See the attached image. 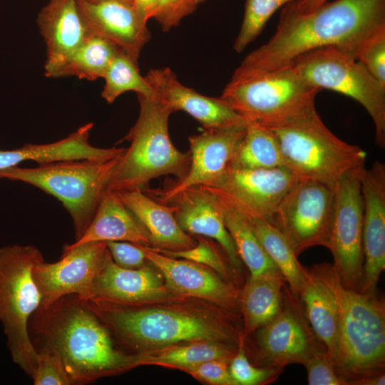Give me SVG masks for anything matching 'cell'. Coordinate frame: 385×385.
<instances>
[{"label": "cell", "instance_id": "cell-1", "mask_svg": "<svg viewBox=\"0 0 385 385\" xmlns=\"http://www.w3.org/2000/svg\"><path fill=\"white\" fill-rule=\"evenodd\" d=\"M385 26V0H336L300 13L288 3L274 36L243 60L241 68L267 71L289 65L299 55L337 47L356 58L360 44Z\"/></svg>", "mask_w": 385, "mask_h": 385}, {"label": "cell", "instance_id": "cell-2", "mask_svg": "<svg viewBox=\"0 0 385 385\" xmlns=\"http://www.w3.org/2000/svg\"><path fill=\"white\" fill-rule=\"evenodd\" d=\"M29 325L61 358L74 385L118 374L135 366V354L117 349L111 333L86 301L66 295L47 307H39Z\"/></svg>", "mask_w": 385, "mask_h": 385}, {"label": "cell", "instance_id": "cell-3", "mask_svg": "<svg viewBox=\"0 0 385 385\" xmlns=\"http://www.w3.org/2000/svg\"><path fill=\"white\" fill-rule=\"evenodd\" d=\"M84 300L124 346L138 352L196 341L236 343L233 330L216 318L168 308Z\"/></svg>", "mask_w": 385, "mask_h": 385}, {"label": "cell", "instance_id": "cell-4", "mask_svg": "<svg viewBox=\"0 0 385 385\" xmlns=\"http://www.w3.org/2000/svg\"><path fill=\"white\" fill-rule=\"evenodd\" d=\"M140 112L124 140L130 146L118 158L108 183L114 192L143 189L152 180L173 175L180 180L190 165V153H183L173 144L168 119L173 111L153 96L138 94Z\"/></svg>", "mask_w": 385, "mask_h": 385}, {"label": "cell", "instance_id": "cell-5", "mask_svg": "<svg viewBox=\"0 0 385 385\" xmlns=\"http://www.w3.org/2000/svg\"><path fill=\"white\" fill-rule=\"evenodd\" d=\"M319 91L291 64L267 71L238 67L220 98L246 123L271 128L317 111L314 101Z\"/></svg>", "mask_w": 385, "mask_h": 385}, {"label": "cell", "instance_id": "cell-6", "mask_svg": "<svg viewBox=\"0 0 385 385\" xmlns=\"http://www.w3.org/2000/svg\"><path fill=\"white\" fill-rule=\"evenodd\" d=\"M268 129L277 139L284 166L299 180H315L334 188L344 175L364 165L366 159V153L359 146L334 135L317 111Z\"/></svg>", "mask_w": 385, "mask_h": 385}, {"label": "cell", "instance_id": "cell-7", "mask_svg": "<svg viewBox=\"0 0 385 385\" xmlns=\"http://www.w3.org/2000/svg\"><path fill=\"white\" fill-rule=\"evenodd\" d=\"M41 260V252L33 245L0 248V322L13 361L30 377L38 351L30 338L29 321L41 302L32 271Z\"/></svg>", "mask_w": 385, "mask_h": 385}, {"label": "cell", "instance_id": "cell-8", "mask_svg": "<svg viewBox=\"0 0 385 385\" xmlns=\"http://www.w3.org/2000/svg\"><path fill=\"white\" fill-rule=\"evenodd\" d=\"M120 157L56 161L31 168L14 166L1 170L0 178L29 184L56 197L70 214L78 240L92 221Z\"/></svg>", "mask_w": 385, "mask_h": 385}, {"label": "cell", "instance_id": "cell-9", "mask_svg": "<svg viewBox=\"0 0 385 385\" xmlns=\"http://www.w3.org/2000/svg\"><path fill=\"white\" fill-rule=\"evenodd\" d=\"M333 364L337 374L346 382L384 373L385 309L374 293L344 287Z\"/></svg>", "mask_w": 385, "mask_h": 385}, {"label": "cell", "instance_id": "cell-10", "mask_svg": "<svg viewBox=\"0 0 385 385\" xmlns=\"http://www.w3.org/2000/svg\"><path fill=\"white\" fill-rule=\"evenodd\" d=\"M305 81L349 96L368 112L375 126V140L385 147V87L351 54L335 46L307 51L290 63Z\"/></svg>", "mask_w": 385, "mask_h": 385}, {"label": "cell", "instance_id": "cell-11", "mask_svg": "<svg viewBox=\"0 0 385 385\" xmlns=\"http://www.w3.org/2000/svg\"><path fill=\"white\" fill-rule=\"evenodd\" d=\"M361 165L354 168L334 186V198L328 249L334 257L333 266L343 284L361 291L363 266V201Z\"/></svg>", "mask_w": 385, "mask_h": 385}, {"label": "cell", "instance_id": "cell-12", "mask_svg": "<svg viewBox=\"0 0 385 385\" xmlns=\"http://www.w3.org/2000/svg\"><path fill=\"white\" fill-rule=\"evenodd\" d=\"M334 188L299 180L280 202L270 222L289 242L297 256L321 245L328 247Z\"/></svg>", "mask_w": 385, "mask_h": 385}, {"label": "cell", "instance_id": "cell-13", "mask_svg": "<svg viewBox=\"0 0 385 385\" xmlns=\"http://www.w3.org/2000/svg\"><path fill=\"white\" fill-rule=\"evenodd\" d=\"M299 180L285 166L230 167L218 180L206 187L246 215L270 222L283 197Z\"/></svg>", "mask_w": 385, "mask_h": 385}, {"label": "cell", "instance_id": "cell-14", "mask_svg": "<svg viewBox=\"0 0 385 385\" xmlns=\"http://www.w3.org/2000/svg\"><path fill=\"white\" fill-rule=\"evenodd\" d=\"M109 255L106 242H91L63 250L58 262L38 261L32 274L41 296L40 306L47 307L69 294L87 299Z\"/></svg>", "mask_w": 385, "mask_h": 385}, {"label": "cell", "instance_id": "cell-15", "mask_svg": "<svg viewBox=\"0 0 385 385\" xmlns=\"http://www.w3.org/2000/svg\"><path fill=\"white\" fill-rule=\"evenodd\" d=\"M246 123L226 128L205 129L200 133L190 135L188 138L190 165L184 178L169 183L165 189L143 188V190L157 199L167 197L190 187L212 185L231 167Z\"/></svg>", "mask_w": 385, "mask_h": 385}, {"label": "cell", "instance_id": "cell-16", "mask_svg": "<svg viewBox=\"0 0 385 385\" xmlns=\"http://www.w3.org/2000/svg\"><path fill=\"white\" fill-rule=\"evenodd\" d=\"M154 199L172 208L180 227L188 234L216 240L232 266L240 269L241 260L225 226L222 205L210 188L192 186L167 197Z\"/></svg>", "mask_w": 385, "mask_h": 385}, {"label": "cell", "instance_id": "cell-17", "mask_svg": "<svg viewBox=\"0 0 385 385\" xmlns=\"http://www.w3.org/2000/svg\"><path fill=\"white\" fill-rule=\"evenodd\" d=\"M364 266L361 292H375L385 269V165L375 161L361 174Z\"/></svg>", "mask_w": 385, "mask_h": 385}, {"label": "cell", "instance_id": "cell-18", "mask_svg": "<svg viewBox=\"0 0 385 385\" xmlns=\"http://www.w3.org/2000/svg\"><path fill=\"white\" fill-rule=\"evenodd\" d=\"M306 270V280L299 297L304 303L306 317L315 337L323 344L333 363L344 285L334 267L328 263Z\"/></svg>", "mask_w": 385, "mask_h": 385}, {"label": "cell", "instance_id": "cell-19", "mask_svg": "<svg viewBox=\"0 0 385 385\" xmlns=\"http://www.w3.org/2000/svg\"><path fill=\"white\" fill-rule=\"evenodd\" d=\"M144 77L154 98L173 113L182 111L188 113L205 129L226 128L246 123L220 98L203 96L183 85L170 68L150 70Z\"/></svg>", "mask_w": 385, "mask_h": 385}, {"label": "cell", "instance_id": "cell-20", "mask_svg": "<svg viewBox=\"0 0 385 385\" xmlns=\"http://www.w3.org/2000/svg\"><path fill=\"white\" fill-rule=\"evenodd\" d=\"M83 16L93 33L115 45L138 63L150 38L147 22L131 0H79Z\"/></svg>", "mask_w": 385, "mask_h": 385}, {"label": "cell", "instance_id": "cell-21", "mask_svg": "<svg viewBox=\"0 0 385 385\" xmlns=\"http://www.w3.org/2000/svg\"><path fill=\"white\" fill-rule=\"evenodd\" d=\"M140 246L148 262L163 274L165 284L171 292L202 299L225 308L236 305L237 291L205 266Z\"/></svg>", "mask_w": 385, "mask_h": 385}, {"label": "cell", "instance_id": "cell-22", "mask_svg": "<svg viewBox=\"0 0 385 385\" xmlns=\"http://www.w3.org/2000/svg\"><path fill=\"white\" fill-rule=\"evenodd\" d=\"M37 24L46 46L45 75L55 71L92 34L79 0H49L38 15Z\"/></svg>", "mask_w": 385, "mask_h": 385}, {"label": "cell", "instance_id": "cell-23", "mask_svg": "<svg viewBox=\"0 0 385 385\" xmlns=\"http://www.w3.org/2000/svg\"><path fill=\"white\" fill-rule=\"evenodd\" d=\"M160 276L147 265L137 269L118 266L111 255L98 273L87 299L140 305L171 296Z\"/></svg>", "mask_w": 385, "mask_h": 385}, {"label": "cell", "instance_id": "cell-24", "mask_svg": "<svg viewBox=\"0 0 385 385\" xmlns=\"http://www.w3.org/2000/svg\"><path fill=\"white\" fill-rule=\"evenodd\" d=\"M283 305L269 322L257 329V342L267 367L303 364L317 349L312 332L297 312Z\"/></svg>", "mask_w": 385, "mask_h": 385}, {"label": "cell", "instance_id": "cell-25", "mask_svg": "<svg viewBox=\"0 0 385 385\" xmlns=\"http://www.w3.org/2000/svg\"><path fill=\"white\" fill-rule=\"evenodd\" d=\"M92 123H87L66 138L46 144H25L14 150H0V170L16 166L24 160H34L38 165L56 161L89 159L106 161L120 157L123 148H101L89 143Z\"/></svg>", "mask_w": 385, "mask_h": 385}, {"label": "cell", "instance_id": "cell-26", "mask_svg": "<svg viewBox=\"0 0 385 385\" xmlns=\"http://www.w3.org/2000/svg\"><path fill=\"white\" fill-rule=\"evenodd\" d=\"M149 234L151 247L158 250H183L197 244L178 223L172 208L135 188L115 192Z\"/></svg>", "mask_w": 385, "mask_h": 385}, {"label": "cell", "instance_id": "cell-27", "mask_svg": "<svg viewBox=\"0 0 385 385\" xmlns=\"http://www.w3.org/2000/svg\"><path fill=\"white\" fill-rule=\"evenodd\" d=\"M126 241L151 247L145 227L123 204L118 194L106 190L94 217L82 237L63 250H69L91 242Z\"/></svg>", "mask_w": 385, "mask_h": 385}, {"label": "cell", "instance_id": "cell-28", "mask_svg": "<svg viewBox=\"0 0 385 385\" xmlns=\"http://www.w3.org/2000/svg\"><path fill=\"white\" fill-rule=\"evenodd\" d=\"M285 281L279 270L250 276L241 297L247 333L257 331L280 312Z\"/></svg>", "mask_w": 385, "mask_h": 385}, {"label": "cell", "instance_id": "cell-29", "mask_svg": "<svg viewBox=\"0 0 385 385\" xmlns=\"http://www.w3.org/2000/svg\"><path fill=\"white\" fill-rule=\"evenodd\" d=\"M236 351L232 344L196 341L137 352L135 361L136 366L158 365L180 369L211 359L230 361Z\"/></svg>", "mask_w": 385, "mask_h": 385}, {"label": "cell", "instance_id": "cell-30", "mask_svg": "<svg viewBox=\"0 0 385 385\" xmlns=\"http://www.w3.org/2000/svg\"><path fill=\"white\" fill-rule=\"evenodd\" d=\"M246 216L265 251L288 282L291 294L295 299L299 298L306 280L307 270L299 262L289 242L267 220L256 216Z\"/></svg>", "mask_w": 385, "mask_h": 385}, {"label": "cell", "instance_id": "cell-31", "mask_svg": "<svg viewBox=\"0 0 385 385\" xmlns=\"http://www.w3.org/2000/svg\"><path fill=\"white\" fill-rule=\"evenodd\" d=\"M120 49L106 38L93 33L55 71L51 78L76 76L94 81L103 76Z\"/></svg>", "mask_w": 385, "mask_h": 385}, {"label": "cell", "instance_id": "cell-32", "mask_svg": "<svg viewBox=\"0 0 385 385\" xmlns=\"http://www.w3.org/2000/svg\"><path fill=\"white\" fill-rule=\"evenodd\" d=\"M218 197L222 205L225 226L241 261L249 269L250 275L279 270L253 232L246 215Z\"/></svg>", "mask_w": 385, "mask_h": 385}, {"label": "cell", "instance_id": "cell-33", "mask_svg": "<svg viewBox=\"0 0 385 385\" xmlns=\"http://www.w3.org/2000/svg\"><path fill=\"white\" fill-rule=\"evenodd\" d=\"M281 166H284L283 160L272 132L258 123H247L231 167L255 169Z\"/></svg>", "mask_w": 385, "mask_h": 385}, {"label": "cell", "instance_id": "cell-34", "mask_svg": "<svg viewBox=\"0 0 385 385\" xmlns=\"http://www.w3.org/2000/svg\"><path fill=\"white\" fill-rule=\"evenodd\" d=\"M103 78L105 84L101 97L108 103H113L127 91H135L137 95L145 96L153 95L145 77L139 73L138 63L121 50L113 58Z\"/></svg>", "mask_w": 385, "mask_h": 385}, {"label": "cell", "instance_id": "cell-35", "mask_svg": "<svg viewBox=\"0 0 385 385\" xmlns=\"http://www.w3.org/2000/svg\"><path fill=\"white\" fill-rule=\"evenodd\" d=\"M294 0H246L242 24L234 49L242 52L262 31L266 23L281 6Z\"/></svg>", "mask_w": 385, "mask_h": 385}, {"label": "cell", "instance_id": "cell-36", "mask_svg": "<svg viewBox=\"0 0 385 385\" xmlns=\"http://www.w3.org/2000/svg\"><path fill=\"white\" fill-rule=\"evenodd\" d=\"M283 368L254 366L248 360L243 346L239 349L229 362V372L237 385H258L274 381Z\"/></svg>", "mask_w": 385, "mask_h": 385}, {"label": "cell", "instance_id": "cell-37", "mask_svg": "<svg viewBox=\"0 0 385 385\" xmlns=\"http://www.w3.org/2000/svg\"><path fill=\"white\" fill-rule=\"evenodd\" d=\"M356 58L385 87V26L375 31L360 44Z\"/></svg>", "mask_w": 385, "mask_h": 385}, {"label": "cell", "instance_id": "cell-38", "mask_svg": "<svg viewBox=\"0 0 385 385\" xmlns=\"http://www.w3.org/2000/svg\"><path fill=\"white\" fill-rule=\"evenodd\" d=\"M37 351L36 366L31 377L34 385H74L54 350L42 346Z\"/></svg>", "mask_w": 385, "mask_h": 385}, {"label": "cell", "instance_id": "cell-39", "mask_svg": "<svg viewBox=\"0 0 385 385\" xmlns=\"http://www.w3.org/2000/svg\"><path fill=\"white\" fill-rule=\"evenodd\" d=\"M197 240V244L194 247L186 250H166L153 249L171 257L187 260L210 267L217 272L222 278L227 280L229 277V272L216 247L210 241L204 240L200 236Z\"/></svg>", "mask_w": 385, "mask_h": 385}, {"label": "cell", "instance_id": "cell-40", "mask_svg": "<svg viewBox=\"0 0 385 385\" xmlns=\"http://www.w3.org/2000/svg\"><path fill=\"white\" fill-rule=\"evenodd\" d=\"M303 365L307 369L309 385H347L346 381L336 372L325 349H315Z\"/></svg>", "mask_w": 385, "mask_h": 385}, {"label": "cell", "instance_id": "cell-41", "mask_svg": "<svg viewBox=\"0 0 385 385\" xmlns=\"http://www.w3.org/2000/svg\"><path fill=\"white\" fill-rule=\"evenodd\" d=\"M230 361L211 359L199 364L181 368L196 379L213 385H237L229 369Z\"/></svg>", "mask_w": 385, "mask_h": 385}, {"label": "cell", "instance_id": "cell-42", "mask_svg": "<svg viewBox=\"0 0 385 385\" xmlns=\"http://www.w3.org/2000/svg\"><path fill=\"white\" fill-rule=\"evenodd\" d=\"M200 3V0H157L154 19L163 31H168L192 13Z\"/></svg>", "mask_w": 385, "mask_h": 385}, {"label": "cell", "instance_id": "cell-43", "mask_svg": "<svg viewBox=\"0 0 385 385\" xmlns=\"http://www.w3.org/2000/svg\"><path fill=\"white\" fill-rule=\"evenodd\" d=\"M106 244L113 261L118 266L137 269L147 265L148 260L139 245L126 241H107Z\"/></svg>", "mask_w": 385, "mask_h": 385}, {"label": "cell", "instance_id": "cell-44", "mask_svg": "<svg viewBox=\"0 0 385 385\" xmlns=\"http://www.w3.org/2000/svg\"><path fill=\"white\" fill-rule=\"evenodd\" d=\"M132 1L137 11L146 21L154 18L157 0H132Z\"/></svg>", "mask_w": 385, "mask_h": 385}, {"label": "cell", "instance_id": "cell-45", "mask_svg": "<svg viewBox=\"0 0 385 385\" xmlns=\"http://www.w3.org/2000/svg\"><path fill=\"white\" fill-rule=\"evenodd\" d=\"M328 0H294L289 4L296 11L307 13L314 10Z\"/></svg>", "mask_w": 385, "mask_h": 385}, {"label": "cell", "instance_id": "cell-46", "mask_svg": "<svg viewBox=\"0 0 385 385\" xmlns=\"http://www.w3.org/2000/svg\"><path fill=\"white\" fill-rule=\"evenodd\" d=\"M347 384L353 385H384L385 375L384 373L366 376L350 380Z\"/></svg>", "mask_w": 385, "mask_h": 385}, {"label": "cell", "instance_id": "cell-47", "mask_svg": "<svg viewBox=\"0 0 385 385\" xmlns=\"http://www.w3.org/2000/svg\"><path fill=\"white\" fill-rule=\"evenodd\" d=\"M203 1H205V0H200V3L202 2Z\"/></svg>", "mask_w": 385, "mask_h": 385}, {"label": "cell", "instance_id": "cell-48", "mask_svg": "<svg viewBox=\"0 0 385 385\" xmlns=\"http://www.w3.org/2000/svg\"><path fill=\"white\" fill-rule=\"evenodd\" d=\"M132 1V0H131Z\"/></svg>", "mask_w": 385, "mask_h": 385}]
</instances>
